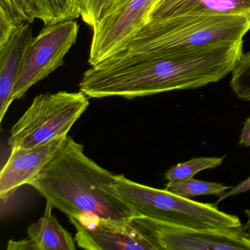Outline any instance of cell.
Masks as SVG:
<instances>
[{"mask_svg":"<svg viewBox=\"0 0 250 250\" xmlns=\"http://www.w3.org/2000/svg\"><path fill=\"white\" fill-rule=\"evenodd\" d=\"M243 42L175 56L112 55L84 73L80 90L91 99H133L204 87L232 73Z\"/></svg>","mask_w":250,"mask_h":250,"instance_id":"6da1fadb","label":"cell"},{"mask_svg":"<svg viewBox=\"0 0 250 250\" xmlns=\"http://www.w3.org/2000/svg\"><path fill=\"white\" fill-rule=\"evenodd\" d=\"M116 175L87 157L71 137L29 183L68 218L130 220L132 210L113 191Z\"/></svg>","mask_w":250,"mask_h":250,"instance_id":"7a4b0ae2","label":"cell"},{"mask_svg":"<svg viewBox=\"0 0 250 250\" xmlns=\"http://www.w3.org/2000/svg\"><path fill=\"white\" fill-rule=\"evenodd\" d=\"M250 30V17L244 15L181 16L149 21L113 55L161 58L194 53L243 42Z\"/></svg>","mask_w":250,"mask_h":250,"instance_id":"3957f363","label":"cell"},{"mask_svg":"<svg viewBox=\"0 0 250 250\" xmlns=\"http://www.w3.org/2000/svg\"><path fill=\"white\" fill-rule=\"evenodd\" d=\"M113 191L132 210L144 217L172 228L187 229H230L242 226L239 218L218 208L215 203L194 201L116 175Z\"/></svg>","mask_w":250,"mask_h":250,"instance_id":"277c9868","label":"cell"},{"mask_svg":"<svg viewBox=\"0 0 250 250\" xmlns=\"http://www.w3.org/2000/svg\"><path fill=\"white\" fill-rule=\"evenodd\" d=\"M90 104L83 92L61 91L36 96L12 127L8 146L32 148L67 135Z\"/></svg>","mask_w":250,"mask_h":250,"instance_id":"5b68a950","label":"cell"},{"mask_svg":"<svg viewBox=\"0 0 250 250\" xmlns=\"http://www.w3.org/2000/svg\"><path fill=\"white\" fill-rule=\"evenodd\" d=\"M79 29L77 21L68 20L45 25L33 38L14 87L13 102L64 65V58L77 43Z\"/></svg>","mask_w":250,"mask_h":250,"instance_id":"8992f818","label":"cell"},{"mask_svg":"<svg viewBox=\"0 0 250 250\" xmlns=\"http://www.w3.org/2000/svg\"><path fill=\"white\" fill-rule=\"evenodd\" d=\"M161 0H115L93 30L88 62L95 66L119 52L148 23Z\"/></svg>","mask_w":250,"mask_h":250,"instance_id":"52a82bcc","label":"cell"},{"mask_svg":"<svg viewBox=\"0 0 250 250\" xmlns=\"http://www.w3.org/2000/svg\"><path fill=\"white\" fill-rule=\"evenodd\" d=\"M75 227L76 242L89 250H162L156 237L143 225L130 220L98 216L69 218Z\"/></svg>","mask_w":250,"mask_h":250,"instance_id":"ba28073f","label":"cell"},{"mask_svg":"<svg viewBox=\"0 0 250 250\" xmlns=\"http://www.w3.org/2000/svg\"><path fill=\"white\" fill-rule=\"evenodd\" d=\"M134 221L156 237L162 250H250V237L244 227L222 229L172 228L144 217Z\"/></svg>","mask_w":250,"mask_h":250,"instance_id":"9c48e42d","label":"cell"},{"mask_svg":"<svg viewBox=\"0 0 250 250\" xmlns=\"http://www.w3.org/2000/svg\"><path fill=\"white\" fill-rule=\"evenodd\" d=\"M81 17L79 0H0V42L24 23L42 20L45 25Z\"/></svg>","mask_w":250,"mask_h":250,"instance_id":"30bf717a","label":"cell"},{"mask_svg":"<svg viewBox=\"0 0 250 250\" xmlns=\"http://www.w3.org/2000/svg\"><path fill=\"white\" fill-rule=\"evenodd\" d=\"M67 135L32 148L13 149L0 173V197L8 200L17 189L29 183L43 169L63 146Z\"/></svg>","mask_w":250,"mask_h":250,"instance_id":"8fae6325","label":"cell"},{"mask_svg":"<svg viewBox=\"0 0 250 250\" xmlns=\"http://www.w3.org/2000/svg\"><path fill=\"white\" fill-rule=\"evenodd\" d=\"M33 38L31 25L24 23L0 46V122L13 103L14 87Z\"/></svg>","mask_w":250,"mask_h":250,"instance_id":"7c38bea8","label":"cell"},{"mask_svg":"<svg viewBox=\"0 0 250 250\" xmlns=\"http://www.w3.org/2000/svg\"><path fill=\"white\" fill-rule=\"evenodd\" d=\"M189 15L250 17V0H161L150 13L149 21Z\"/></svg>","mask_w":250,"mask_h":250,"instance_id":"4fadbf2b","label":"cell"},{"mask_svg":"<svg viewBox=\"0 0 250 250\" xmlns=\"http://www.w3.org/2000/svg\"><path fill=\"white\" fill-rule=\"evenodd\" d=\"M53 207V205L47 201L43 216L27 228L28 237L21 241L11 240L7 249L11 250H75V241L52 213Z\"/></svg>","mask_w":250,"mask_h":250,"instance_id":"5bb4252c","label":"cell"},{"mask_svg":"<svg viewBox=\"0 0 250 250\" xmlns=\"http://www.w3.org/2000/svg\"><path fill=\"white\" fill-rule=\"evenodd\" d=\"M231 188L223 184L208 182L193 178L165 184V189L188 199L200 195H217L219 197Z\"/></svg>","mask_w":250,"mask_h":250,"instance_id":"9a60e30c","label":"cell"},{"mask_svg":"<svg viewBox=\"0 0 250 250\" xmlns=\"http://www.w3.org/2000/svg\"><path fill=\"white\" fill-rule=\"evenodd\" d=\"M225 156L222 157H200L190 159L169 168L164 178L167 183L182 181L193 178L196 174L205 169H214L221 166Z\"/></svg>","mask_w":250,"mask_h":250,"instance_id":"2e32d148","label":"cell"},{"mask_svg":"<svg viewBox=\"0 0 250 250\" xmlns=\"http://www.w3.org/2000/svg\"><path fill=\"white\" fill-rule=\"evenodd\" d=\"M230 87L238 99L250 102V52L243 54L232 71Z\"/></svg>","mask_w":250,"mask_h":250,"instance_id":"e0dca14e","label":"cell"},{"mask_svg":"<svg viewBox=\"0 0 250 250\" xmlns=\"http://www.w3.org/2000/svg\"><path fill=\"white\" fill-rule=\"evenodd\" d=\"M115 2V0H79L83 21L93 29Z\"/></svg>","mask_w":250,"mask_h":250,"instance_id":"ac0fdd59","label":"cell"},{"mask_svg":"<svg viewBox=\"0 0 250 250\" xmlns=\"http://www.w3.org/2000/svg\"><path fill=\"white\" fill-rule=\"evenodd\" d=\"M249 190H250V176L247 179L244 180V181L240 183L238 185L232 187L229 191H225L222 196L219 197L218 200L215 202V204L217 206L220 202H222L225 199L231 197V196H235L241 194V193L246 192Z\"/></svg>","mask_w":250,"mask_h":250,"instance_id":"d6986e66","label":"cell"},{"mask_svg":"<svg viewBox=\"0 0 250 250\" xmlns=\"http://www.w3.org/2000/svg\"><path fill=\"white\" fill-rule=\"evenodd\" d=\"M238 145L244 146V147H250V115L244 122Z\"/></svg>","mask_w":250,"mask_h":250,"instance_id":"ffe728a7","label":"cell"},{"mask_svg":"<svg viewBox=\"0 0 250 250\" xmlns=\"http://www.w3.org/2000/svg\"><path fill=\"white\" fill-rule=\"evenodd\" d=\"M244 211H245L246 215L248 217V219H247V223L244 225V228L247 235L250 237V209H247Z\"/></svg>","mask_w":250,"mask_h":250,"instance_id":"44dd1931","label":"cell"}]
</instances>
